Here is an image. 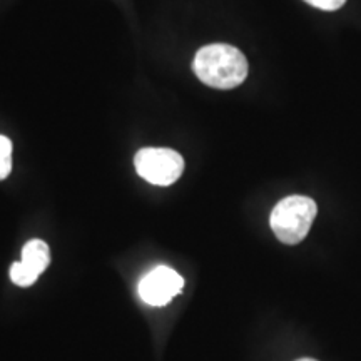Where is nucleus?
Instances as JSON below:
<instances>
[{"instance_id":"obj_1","label":"nucleus","mask_w":361,"mask_h":361,"mask_svg":"<svg viewBox=\"0 0 361 361\" xmlns=\"http://www.w3.org/2000/svg\"><path fill=\"white\" fill-rule=\"evenodd\" d=\"M192 71L202 84L226 90L245 82L250 67L239 49L228 44H211L196 52Z\"/></svg>"},{"instance_id":"obj_2","label":"nucleus","mask_w":361,"mask_h":361,"mask_svg":"<svg viewBox=\"0 0 361 361\" xmlns=\"http://www.w3.org/2000/svg\"><path fill=\"white\" fill-rule=\"evenodd\" d=\"M316 213L318 206L311 197L288 196L271 211V229L284 245H298L308 236Z\"/></svg>"},{"instance_id":"obj_3","label":"nucleus","mask_w":361,"mask_h":361,"mask_svg":"<svg viewBox=\"0 0 361 361\" xmlns=\"http://www.w3.org/2000/svg\"><path fill=\"white\" fill-rule=\"evenodd\" d=\"M137 174L154 186H171L184 171V159L179 152L166 147H144L134 157Z\"/></svg>"},{"instance_id":"obj_4","label":"nucleus","mask_w":361,"mask_h":361,"mask_svg":"<svg viewBox=\"0 0 361 361\" xmlns=\"http://www.w3.org/2000/svg\"><path fill=\"white\" fill-rule=\"evenodd\" d=\"M184 288V279L169 266H157L139 283V296L149 306H166Z\"/></svg>"},{"instance_id":"obj_5","label":"nucleus","mask_w":361,"mask_h":361,"mask_svg":"<svg viewBox=\"0 0 361 361\" xmlns=\"http://www.w3.org/2000/svg\"><path fill=\"white\" fill-rule=\"evenodd\" d=\"M22 264L29 268L32 273L40 274L44 273L49 263H51V250H49L47 243L42 239H30L22 247Z\"/></svg>"},{"instance_id":"obj_6","label":"nucleus","mask_w":361,"mask_h":361,"mask_svg":"<svg viewBox=\"0 0 361 361\" xmlns=\"http://www.w3.org/2000/svg\"><path fill=\"white\" fill-rule=\"evenodd\" d=\"M11 279L13 284H17V286L27 288L32 286V284L39 279V276L32 273L29 268H25V266L22 264V261H17V263H13L11 268Z\"/></svg>"},{"instance_id":"obj_7","label":"nucleus","mask_w":361,"mask_h":361,"mask_svg":"<svg viewBox=\"0 0 361 361\" xmlns=\"http://www.w3.org/2000/svg\"><path fill=\"white\" fill-rule=\"evenodd\" d=\"M12 171V141L0 135V180L8 178Z\"/></svg>"},{"instance_id":"obj_8","label":"nucleus","mask_w":361,"mask_h":361,"mask_svg":"<svg viewBox=\"0 0 361 361\" xmlns=\"http://www.w3.org/2000/svg\"><path fill=\"white\" fill-rule=\"evenodd\" d=\"M305 2L316 8H319V11L333 12V11H338V8L345 6L346 0H305Z\"/></svg>"},{"instance_id":"obj_9","label":"nucleus","mask_w":361,"mask_h":361,"mask_svg":"<svg viewBox=\"0 0 361 361\" xmlns=\"http://www.w3.org/2000/svg\"><path fill=\"white\" fill-rule=\"evenodd\" d=\"M296 361H318V360H313V358H300V360H296Z\"/></svg>"}]
</instances>
